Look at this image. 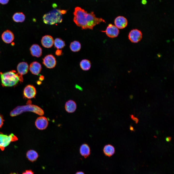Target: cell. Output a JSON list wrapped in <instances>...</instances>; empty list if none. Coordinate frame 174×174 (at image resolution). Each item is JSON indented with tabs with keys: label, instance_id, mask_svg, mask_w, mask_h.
<instances>
[{
	"label": "cell",
	"instance_id": "cell-1",
	"mask_svg": "<svg viewBox=\"0 0 174 174\" xmlns=\"http://www.w3.org/2000/svg\"><path fill=\"white\" fill-rule=\"evenodd\" d=\"M73 21L82 29L93 30L94 27L102 22L106 23L102 18L96 17L93 12L88 13L87 11L79 7H76L73 13Z\"/></svg>",
	"mask_w": 174,
	"mask_h": 174
},
{
	"label": "cell",
	"instance_id": "cell-2",
	"mask_svg": "<svg viewBox=\"0 0 174 174\" xmlns=\"http://www.w3.org/2000/svg\"><path fill=\"white\" fill-rule=\"evenodd\" d=\"M0 77L2 84L5 87L14 86L19 82H22L23 80L22 75L14 70L0 72Z\"/></svg>",
	"mask_w": 174,
	"mask_h": 174
},
{
	"label": "cell",
	"instance_id": "cell-3",
	"mask_svg": "<svg viewBox=\"0 0 174 174\" xmlns=\"http://www.w3.org/2000/svg\"><path fill=\"white\" fill-rule=\"evenodd\" d=\"M67 10L55 9L45 14L43 17V21L45 24L52 25L61 23L62 21V14Z\"/></svg>",
	"mask_w": 174,
	"mask_h": 174
},
{
	"label": "cell",
	"instance_id": "cell-4",
	"mask_svg": "<svg viewBox=\"0 0 174 174\" xmlns=\"http://www.w3.org/2000/svg\"><path fill=\"white\" fill-rule=\"evenodd\" d=\"M26 111L32 112L40 116L44 114V112L41 108L37 106L31 104V102L29 101L26 105L16 107L11 112L10 115L12 116H14Z\"/></svg>",
	"mask_w": 174,
	"mask_h": 174
},
{
	"label": "cell",
	"instance_id": "cell-5",
	"mask_svg": "<svg viewBox=\"0 0 174 174\" xmlns=\"http://www.w3.org/2000/svg\"><path fill=\"white\" fill-rule=\"evenodd\" d=\"M17 140V137L13 133L8 135L0 132V149L4 150L11 142Z\"/></svg>",
	"mask_w": 174,
	"mask_h": 174
},
{
	"label": "cell",
	"instance_id": "cell-6",
	"mask_svg": "<svg viewBox=\"0 0 174 174\" xmlns=\"http://www.w3.org/2000/svg\"><path fill=\"white\" fill-rule=\"evenodd\" d=\"M128 38L132 42L137 43L142 39V34L141 31L137 29H133L131 30L129 33Z\"/></svg>",
	"mask_w": 174,
	"mask_h": 174
},
{
	"label": "cell",
	"instance_id": "cell-7",
	"mask_svg": "<svg viewBox=\"0 0 174 174\" xmlns=\"http://www.w3.org/2000/svg\"><path fill=\"white\" fill-rule=\"evenodd\" d=\"M101 31L105 32L108 37L111 38L117 37L119 33L118 29L115 25L111 23L108 25L105 30Z\"/></svg>",
	"mask_w": 174,
	"mask_h": 174
},
{
	"label": "cell",
	"instance_id": "cell-8",
	"mask_svg": "<svg viewBox=\"0 0 174 174\" xmlns=\"http://www.w3.org/2000/svg\"><path fill=\"white\" fill-rule=\"evenodd\" d=\"M42 63L47 68H53L55 66L56 61L55 57L52 54L45 56L43 59Z\"/></svg>",
	"mask_w": 174,
	"mask_h": 174
},
{
	"label": "cell",
	"instance_id": "cell-9",
	"mask_svg": "<svg viewBox=\"0 0 174 174\" xmlns=\"http://www.w3.org/2000/svg\"><path fill=\"white\" fill-rule=\"evenodd\" d=\"M36 90L35 87L31 85H28L24 88L23 91L24 97L28 99L35 97L36 95Z\"/></svg>",
	"mask_w": 174,
	"mask_h": 174
},
{
	"label": "cell",
	"instance_id": "cell-10",
	"mask_svg": "<svg viewBox=\"0 0 174 174\" xmlns=\"http://www.w3.org/2000/svg\"><path fill=\"white\" fill-rule=\"evenodd\" d=\"M35 125L39 130H43L45 129L48 127V122L46 117L44 116L38 117L35 123Z\"/></svg>",
	"mask_w": 174,
	"mask_h": 174
},
{
	"label": "cell",
	"instance_id": "cell-11",
	"mask_svg": "<svg viewBox=\"0 0 174 174\" xmlns=\"http://www.w3.org/2000/svg\"><path fill=\"white\" fill-rule=\"evenodd\" d=\"M114 23L115 26L118 29H122L127 26L128 22L127 19L125 17L119 16L115 18Z\"/></svg>",
	"mask_w": 174,
	"mask_h": 174
},
{
	"label": "cell",
	"instance_id": "cell-12",
	"mask_svg": "<svg viewBox=\"0 0 174 174\" xmlns=\"http://www.w3.org/2000/svg\"><path fill=\"white\" fill-rule=\"evenodd\" d=\"M3 41L5 43L8 44L11 43L14 40V36L13 33L9 30L4 31L1 35Z\"/></svg>",
	"mask_w": 174,
	"mask_h": 174
},
{
	"label": "cell",
	"instance_id": "cell-13",
	"mask_svg": "<svg viewBox=\"0 0 174 174\" xmlns=\"http://www.w3.org/2000/svg\"><path fill=\"white\" fill-rule=\"evenodd\" d=\"M54 40L52 37L49 35H45L43 36L41 39L42 45L47 48L51 47L53 45Z\"/></svg>",
	"mask_w": 174,
	"mask_h": 174
},
{
	"label": "cell",
	"instance_id": "cell-14",
	"mask_svg": "<svg viewBox=\"0 0 174 174\" xmlns=\"http://www.w3.org/2000/svg\"><path fill=\"white\" fill-rule=\"evenodd\" d=\"M29 69L32 74L35 75H38L41 70V65L40 64L37 62L34 61L30 64Z\"/></svg>",
	"mask_w": 174,
	"mask_h": 174
},
{
	"label": "cell",
	"instance_id": "cell-15",
	"mask_svg": "<svg viewBox=\"0 0 174 174\" xmlns=\"http://www.w3.org/2000/svg\"><path fill=\"white\" fill-rule=\"evenodd\" d=\"M29 50L31 54L33 56L39 58L42 55V48L37 44H33L30 48Z\"/></svg>",
	"mask_w": 174,
	"mask_h": 174
},
{
	"label": "cell",
	"instance_id": "cell-16",
	"mask_svg": "<svg viewBox=\"0 0 174 174\" xmlns=\"http://www.w3.org/2000/svg\"><path fill=\"white\" fill-rule=\"evenodd\" d=\"M29 68L28 64L26 62H24L19 63L17 67L18 73L22 75L26 74L28 72Z\"/></svg>",
	"mask_w": 174,
	"mask_h": 174
},
{
	"label": "cell",
	"instance_id": "cell-17",
	"mask_svg": "<svg viewBox=\"0 0 174 174\" xmlns=\"http://www.w3.org/2000/svg\"><path fill=\"white\" fill-rule=\"evenodd\" d=\"M80 154L85 158L88 157L91 153L90 148L88 145L86 143L82 144L80 148Z\"/></svg>",
	"mask_w": 174,
	"mask_h": 174
},
{
	"label": "cell",
	"instance_id": "cell-18",
	"mask_svg": "<svg viewBox=\"0 0 174 174\" xmlns=\"http://www.w3.org/2000/svg\"><path fill=\"white\" fill-rule=\"evenodd\" d=\"M65 108L67 112L69 113H73L76 109V104L73 101L69 100L66 103Z\"/></svg>",
	"mask_w": 174,
	"mask_h": 174
},
{
	"label": "cell",
	"instance_id": "cell-19",
	"mask_svg": "<svg viewBox=\"0 0 174 174\" xmlns=\"http://www.w3.org/2000/svg\"><path fill=\"white\" fill-rule=\"evenodd\" d=\"M103 150L105 155L109 157L112 156L115 153V147L113 145L110 144L105 145Z\"/></svg>",
	"mask_w": 174,
	"mask_h": 174
},
{
	"label": "cell",
	"instance_id": "cell-20",
	"mask_svg": "<svg viewBox=\"0 0 174 174\" xmlns=\"http://www.w3.org/2000/svg\"><path fill=\"white\" fill-rule=\"evenodd\" d=\"M26 156L29 160L33 162L36 161L38 159L39 155L37 152L33 150L28 151L26 154Z\"/></svg>",
	"mask_w": 174,
	"mask_h": 174
},
{
	"label": "cell",
	"instance_id": "cell-21",
	"mask_svg": "<svg viewBox=\"0 0 174 174\" xmlns=\"http://www.w3.org/2000/svg\"><path fill=\"white\" fill-rule=\"evenodd\" d=\"M13 21L16 22H22L25 20V16L22 12H17L15 13L12 17Z\"/></svg>",
	"mask_w": 174,
	"mask_h": 174
},
{
	"label": "cell",
	"instance_id": "cell-22",
	"mask_svg": "<svg viewBox=\"0 0 174 174\" xmlns=\"http://www.w3.org/2000/svg\"><path fill=\"white\" fill-rule=\"evenodd\" d=\"M80 65V68L82 70L87 71L90 69L91 66V63L89 60L85 59L81 61Z\"/></svg>",
	"mask_w": 174,
	"mask_h": 174
},
{
	"label": "cell",
	"instance_id": "cell-23",
	"mask_svg": "<svg viewBox=\"0 0 174 174\" xmlns=\"http://www.w3.org/2000/svg\"><path fill=\"white\" fill-rule=\"evenodd\" d=\"M81 45L78 41H74L71 42L70 44V48L73 52H77L79 51L81 48Z\"/></svg>",
	"mask_w": 174,
	"mask_h": 174
},
{
	"label": "cell",
	"instance_id": "cell-24",
	"mask_svg": "<svg viewBox=\"0 0 174 174\" xmlns=\"http://www.w3.org/2000/svg\"><path fill=\"white\" fill-rule=\"evenodd\" d=\"M54 44L55 48L59 49L63 48L65 46L64 41L59 38H56L54 41Z\"/></svg>",
	"mask_w": 174,
	"mask_h": 174
},
{
	"label": "cell",
	"instance_id": "cell-25",
	"mask_svg": "<svg viewBox=\"0 0 174 174\" xmlns=\"http://www.w3.org/2000/svg\"><path fill=\"white\" fill-rule=\"evenodd\" d=\"M131 119L135 122L136 124L138 123L139 120L137 117H135L133 115L131 114L130 115Z\"/></svg>",
	"mask_w": 174,
	"mask_h": 174
},
{
	"label": "cell",
	"instance_id": "cell-26",
	"mask_svg": "<svg viewBox=\"0 0 174 174\" xmlns=\"http://www.w3.org/2000/svg\"><path fill=\"white\" fill-rule=\"evenodd\" d=\"M55 54L57 56H59L61 55L62 54V50L58 49L56 51Z\"/></svg>",
	"mask_w": 174,
	"mask_h": 174
},
{
	"label": "cell",
	"instance_id": "cell-27",
	"mask_svg": "<svg viewBox=\"0 0 174 174\" xmlns=\"http://www.w3.org/2000/svg\"><path fill=\"white\" fill-rule=\"evenodd\" d=\"M4 121V120L3 116L0 114V128H1L2 126Z\"/></svg>",
	"mask_w": 174,
	"mask_h": 174
},
{
	"label": "cell",
	"instance_id": "cell-28",
	"mask_svg": "<svg viewBox=\"0 0 174 174\" xmlns=\"http://www.w3.org/2000/svg\"><path fill=\"white\" fill-rule=\"evenodd\" d=\"M9 0H0V3L3 5L7 4Z\"/></svg>",
	"mask_w": 174,
	"mask_h": 174
},
{
	"label": "cell",
	"instance_id": "cell-29",
	"mask_svg": "<svg viewBox=\"0 0 174 174\" xmlns=\"http://www.w3.org/2000/svg\"><path fill=\"white\" fill-rule=\"evenodd\" d=\"M22 174H34L31 170H27Z\"/></svg>",
	"mask_w": 174,
	"mask_h": 174
},
{
	"label": "cell",
	"instance_id": "cell-30",
	"mask_svg": "<svg viewBox=\"0 0 174 174\" xmlns=\"http://www.w3.org/2000/svg\"><path fill=\"white\" fill-rule=\"evenodd\" d=\"M172 138L171 137H168L166 138V140L167 142H169L170 141Z\"/></svg>",
	"mask_w": 174,
	"mask_h": 174
},
{
	"label": "cell",
	"instance_id": "cell-31",
	"mask_svg": "<svg viewBox=\"0 0 174 174\" xmlns=\"http://www.w3.org/2000/svg\"><path fill=\"white\" fill-rule=\"evenodd\" d=\"M44 79V77L42 75L40 76L39 78V79L40 81H43Z\"/></svg>",
	"mask_w": 174,
	"mask_h": 174
},
{
	"label": "cell",
	"instance_id": "cell-32",
	"mask_svg": "<svg viewBox=\"0 0 174 174\" xmlns=\"http://www.w3.org/2000/svg\"><path fill=\"white\" fill-rule=\"evenodd\" d=\"M130 130L131 131H133L135 132V130L131 125L130 126Z\"/></svg>",
	"mask_w": 174,
	"mask_h": 174
},
{
	"label": "cell",
	"instance_id": "cell-33",
	"mask_svg": "<svg viewBox=\"0 0 174 174\" xmlns=\"http://www.w3.org/2000/svg\"><path fill=\"white\" fill-rule=\"evenodd\" d=\"M141 3L143 5H145L147 3V1L146 0H142L141 1Z\"/></svg>",
	"mask_w": 174,
	"mask_h": 174
},
{
	"label": "cell",
	"instance_id": "cell-34",
	"mask_svg": "<svg viewBox=\"0 0 174 174\" xmlns=\"http://www.w3.org/2000/svg\"><path fill=\"white\" fill-rule=\"evenodd\" d=\"M75 174H85L82 171H79L77 172Z\"/></svg>",
	"mask_w": 174,
	"mask_h": 174
},
{
	"label": "cell",
	"instance_id": "cell-35",
	"mask_svg": "<svg viewBox=\"0 0 174 174\" xmlns=\"http://www.w3.org/2000/svg\"><path fill=\"white\" fill-rule=\"evenodd\" d=\"M41 83L42 82L40 81H38L37 82V84L38 85L41 84Z\"/></svg>",
	"mask_w": 174,
	"mask_h": 174
},
{
	"label": "cell",
	"instance_id": "cell-36",
	"mask_svg": "<svg viewBox=\"0 0 174 174\" xmlns=\"http://www.w3.org/2000/svg\"><path fill=\"white\" fill-rule=\"evenodd\" d=\"M17 174L15 173H13L11 174Z\"/></svg>",
	"mask_w": 174,
	"mask_h": 174
}]
</instances>
